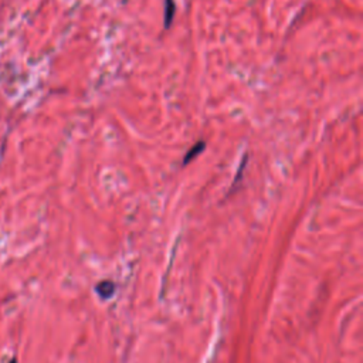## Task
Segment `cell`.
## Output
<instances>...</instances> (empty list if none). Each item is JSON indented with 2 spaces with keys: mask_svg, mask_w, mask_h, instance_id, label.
I'll return each instance as SVG.
<instances>
[{
  "mask_svg": "<svg viewBox=\"0 0 363 363\" xmlns=\"http://www.w3.org/2000/svg\"><path fill=\"white\" fill-rule=\"evenodd\" d=\"M95 291L97 294L101 297V298H111L115 293V284L112 281H101L98 283V285L95 287Z\"/></svg>",
  "mask_w": 363,
  "mask_h": 363,
  "instance_id": "cell-1",
  "label": "cell"
},
{
  "mask_svg": "<svg viewBox=\"0 0 363 363\" xmlns=\"http://www.w3.org/2000/svg\"><path fill=\"white\" fill-rule=\"evenodd\" d=\"M206 148V144L203 142V141H199L193 148H190L189 149V152L186 154V156H185V159H183V165H187L192 159H195L203 149Z\"/></svg>",
  "mask_w": 363,
  "mask_h": 363,
  "instance_id": "cell-2",
  "label": "cell"
},
{
  "mask_svg": "<svg viewBox=\"0 0 363 363\" xmlns=\"http://www.w3.org/2000/svg\"><path fill=\"white\" fill-rule=\"evenodd\" d=\"M175 11H176V6H175L173 0H166V8H165V27L166 29L172 25V20H173V16H175Z\"/></svg>",
  "mask_w": 363,
  "mask_h": 363,
  "instance_id": "cell-3",
  "label": "cell"
},
{
  "mask_svg": "<svg viewBox=\"0 0 363 363\" xmlns=\"http://www.w3.org/2000/svg\"><path fill=\"white\" fill-rule=\"evenodd\" d=\"M11 363H18V362H16V359H13Z\"/></svg>",
  "mask_w": 363,
  "mask_h": 363,
  "instance_id": "cell-4",
  "label": "cell"
}]
</instances>
